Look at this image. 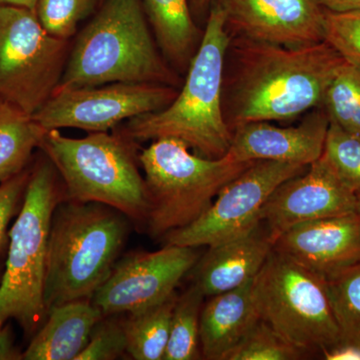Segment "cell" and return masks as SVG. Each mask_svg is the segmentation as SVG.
<instances>
[{
    "label": "cell",
    "instance_id": "26",
    "mask_svg": "<svg viewBox=\"0 0 360 360\" xmlns=\"http://www.w3.org/2000/svg\"><path fill=\"white\" fill-rule=\"evenodd\" d=\"M322 156L348 187L360 193V135L330 122Z\"/></svg>",
    "mask_w": 360,
    "mask_h": 360
},
{
    "label": "cell",
    "instance_id": "5",
    "mask_svg": "<svg viewBox=\"0 0 360 360\" xmlns=\"http://www.w3.org/2000/svg\"><path fill=\"white\" fill-rule=\"evenodd\" d=\"M134 142L124 134L91 132L71 139L51 129L39 148L63 179L66 200L108 205L146 224L148 193Z\"/></svg>",
    "mask_w": 360,
    "mask_h": 360
},
{
    "label": "cell",
    "instance_id": "12",
    "mask_svg": "<svg viewBox=\"0 0 360 360\" xmlns=\"http://www.w3.org/2000/svg\"><path fill=\"white\" fill-rule=\"evenodd\" d=\"M198 248L165 245L155 252L130 255L115 264L92 296L103 316L134 314L160 304L198 264Z\"/></svg>",
    "mask_w": 360,
    "mask_h": 360
},
{
    "label": "cell",
    "instance_id": "23",
    "mask_svg": "<svg viewBox=\"0 0 360 360\" xmlns=\"http://www.w3.org/2000/svg\"><path fill=\"white\" fill-rule=\"evenodd\" d=\"M205 298L194 283L184 295L177 297L172 314L169 340L162 360L200 359V315Z\"/></svg>",
    "mask_w": 360,
    "mask_h": 360
},
{
    "label": "cell",
    "instance_id": "2",
    "mask_svg": "<svg viewBox=\"0 0 360 360\" xmlns=\"http://www.w3.org/2000/svg\"><path fill=\"white\" fill-rule=\"evenodd\" d=\"M231 39L224 14L215 4L187 68L186 82L174 101L165 110L131 118L122 134L135 142L177 139L195 155L210 160L226 155L232 131L225 122L222 86Z\"/></svg>",
    "mask_w": 360,
    "mask_h": 360
},
{
    "label": "cell",
    "instance_id": "6",
    "mask_svg": "<svg viewBox=\"0 0 360 360\" xmlns=\"http://www.w3.org/2000/svg\"><path fill=\"white\" fill-rule=\"evenodd\" d=\"M65 193L49 158L30 172L25 200L8 233L6 271L0 283V328L15 319L25 333L39 329L46 319L45 274L49 231L54 210Z\"/></svg>",
    "mask_w": 360,
    "mask_h": 360
},
{
    "label": "cell",
    "instance_id": "19",
    "mask_svg": "<svg viewBox=\"0 0 360 360\" xmlns=\"http://www.w3.org/2000/svg\"><path fill=\"white\" fill-rule=\"evenodd\" d=\"M103 314L91 300L52 307L22 355L25 360H77Z\"/></svg>",
    "mask_w": 360,
    "mask_h": 360
},
{
    "label": "cell",
    "instance_id": "22",
    "mask_svg": "<svg viewBox=\"0 0 360 360\" xmlns=\"http://www.w3.org/2000/svg\"><path fill=\"white\" fill-rule=\"evenodd\" d=\"M179 296L174 293L160 304L129 314L123 321L127 352L136 360H162L169 340L172 314Z\"/></svg>",
    "mask_w": 360,
    "mask_h": 360
},
{
    "label": "cell",
    "instance_id": "33",
    "mask_svg": "<svg viewBox=\"0 0 360 360\" xmlns=\"http://www.w3.org/2000/svg\"><path fill=\"white\" fill-rule=\"evenodd\" d=\"M324 9L333 13L360 11V0H316Z\"/></svg>",
    "mask_w": 360,
    "mask_h": 360
},
{
    "label": "cell",
    "instance_id": "13",
    "mask_svg": "<svg viewBox=\"0 0 360 360\" xmlns=\"http://www.w3.org/2000/svg\"><path fill=\"white\" fill-rule=\"evenodd\" d=\"M357 212L359 193L340 179L321 155L304 174L277 187L262 208L260 220L276 241L296 225Z\"/></svg>",
    "mask_w": 360,
    "mask_h": 360
},
{
    "label": "cell",
    "instance_id": "4",
    "mask_svg": "<svg viewBox=\"0 0 360 360\" xmlns=\"http://www.w3.org/2000/svg\"><path fill=\"white\" fill-rule=\"evenodd\" d=\"M129 217L97 202L61 200L52 215L47 248L46 311L91 300L110 276L129 234Z\"/></svg>",
    "mask_w": 360,
    "mask_h": 360
},
{
    "label": "cell",
    "instance_id": "16",
    "mask_svg": "<svg viewBox=\"0 0 360 360\" xmlns=\"http://www.w3.org/2000/svg\"><path fill=\"white\" fill-rule=\"evenodd\" d=\"M329 123L322 105L305 116L297 127H278L269 122L245 123L232 130L227 155L240 162L269 160L310 165L323 153Z\"/></svg>",
    "mask_w": 360,
    "mask_h": 360
},
{
    "label": "cell",
    "instance_id": "25",
    "mask_svg": "<svg viewBox=\"0 0 360 360\" xmlns=\"http://www.w3.org/2000/svg\"><path fill=\"white\" fill-rule=\"evenodd\" d=\"M322 106L329 122L360 135V68L347 63L324 94Z\"/></svg>",
    "mask_w": 360,
    "mask_h": 360
},
{
    "label": "cell",
    "instance_id": "34",
    "mask_svg": "<svg viewBox=\"0 0 360 360\" xmlns=\"http://www.w3.org/2000/svg\"><path fill=\"white\" fill-rule=\"evenodd\" d=\"M13 340L9 335L8 329L0 328V360L15 359Z\"/></svg>",
    "mask_w": 360,
    "mask_h": 360
},
{
    "label": "cell",
    "instance_id": "9",
    "mask_svg": "<svg viewBox=\"0 0 360 360\" xmlns=\"http://www.w3.org/2000/svg\"><path fill=\"white\" fill-rule=\"evenodd\" d=\"M70 46L49 34L34 11L0 6V99L35 115L58 89Z\"/></svg>",
    "mask_w": 360,
    "mask_h": 360
},
{
    "label": "cell",
    "instance_id": "27",
    "mask_svg": "<svg viewBox=\"0 0 360 360\" xmlns=\"http://www.w3.org/2000/svg\"><path fill=\"white\" fill-rule=\"evenodd\" d=\"M305 354L259 319L225 360H295Z\"/></svg>",
    "mask_w": 360,
    "mask_h": 360
},
{
    "label": "cell",
    "instance_id": "3",
    "mask_svg": "<svg viewBox=\"0 0 360 360\" xmlns=\"http://www.w3.org/2000/svg\"><path fill=\"white\" fill-rule=\"evenodd\" d=\"M177 82L156 49L142 0H105L78 34L56 90Z\"/></svg>",
    "mask_w": 360,
    "mask_h": 360
},
{
    "label": "cell",
    "instance_id": "35",
    "mask_svg": "<svg viewBox=\"0 0 360 360\" xmlns=\"http://www.w3.org/2000/svg\"><path fill=\"white\" fill-rule=\"evenodd\" d=\"M37 0H0V6H13L25 7L34 11Z\"/></svg>",
    "mask_w": 360,
    "mask_h": 360
},
{
    "label": "cell",
    "instance_id": "36",
    "mask_svg": "<svg viewBox=\"0 0 360 360\" xmlns=\"http://www.w3.org/2000/svg\"><path fill=\"white\" fill-rule=\"evenodd\" d=\"M212 1V0H191V4L194 13L200 14L205 13Z\"/></svg>",
    "mask_w": 360,
    "mask_h": 360
},
{
    "label": "cell",
    "instance_id": "14",
    "mask_svg": "<svg viewBox=\"0 0 360 360\" xmlns=\"http://www.w3.org/2000/svg\"><path fill=\"white\" fill-rule=\"evenodd\" d=\"M231 37L285 47L323 41V7L316 0H217Z\"/></svg>",
    "mask_w": 360,
    "mask_h": 360
},
{
    "label": "cell",
    "instance_id": "8",
    "mask_svg": "<svg viewBox=\"0 0 360 360\" xmlns=\"http://www.w3.org/2000/svg\"><path fill=\"white\" fill-rule=\"evenodd\" d=\"M252 292L259 319L305 354H322L340 342L326 278L283 253L272 250Z\"/></svg>",
    "mask_w": 360,
    "mask_h": 360
},
{
    "label": "cell",
    "instance_id": "21",
    "mask_svg": "<svg viewBox=\"0 0 360 360\" xmlns=\"http://www.w3.org/2000/svg\"><path fill=\"white\" fill-rule=\"evenodd\" d=\"M47 130L32 115L0 99V182L21 174Z\"/></svg>",
    "mask_w": 360,
    "mask_h": 360
},
{
    "label": "cell",
    "instance_id": "10",
    "mask_svg": "<svg viewBox=\"0 0 360 360\" xmlns=\"http://www.w3.org/2000/svg\"><path fill=\"white\" fill-rule=\"evenodd\" d=\"M309 165L259 160L226 184L217 200L189 225L165 236V245L200 248L224 243L260 221V213L283 182L304 174Z\"/></svg>",
    "mask_w": 360,
    "mask_h": 360
},
{
    "label": "cell",
    "instance_id": "20",
    "mask_svg": "<svg viewBox=\"0 0 360 360\" xmlns=\"http://www.w3.org/2000/svg\"><path fill=\"white\" fill-rule=\"evenodd\" d=\"M143 6L163 53L177 68H188L201 40L188 0H144Z\"/></svg>",
    "mask_w": 360,
    "mask_h": 360
},
{
    "label": "cell",
    "instance_id": "15",
    "mask_svg": "<svg viewBox=\"0 0 360 360\" xmlns=\"http://www.w3.org/2000/svg\"><path fill=\"white\" fill-rule=\"evenodd\" d=\"M274 250L328 279L360 262V212L291 227Z\"/></svg>",
    "mask_w": 360,
    "mask_h": 360
},
{
    "label": "cell",
    "instance_id": "30",
    "mask_svg": "<svg viewBox=\"0 0 360 360\" xmlns=\"http://www.w3.org/2000/svg\"><path fill=\"white\" fill-rule=\"evenodd\" d=\"M127 352L123 322L103 316L94 326L89 343L77 360H113Z\"/></svg>",
    "mask_w": 360,
    "mask_h": 360
},
{
    "label": "cell",
    "instance_id": "24",
    "mask_svg": "<svg viewBox=\"0 0 360 360\" xmlns=\"http://www.w3.org/2000/svg\"><path fill=\"white\" fill-rule=\"evenodd\" d=\"M340 342H360V262L326 279Z\"/></svg>",
    "mask_w": 360,
    "mask_h": 360
},
{
    "label": "cell",
    "instance_id": "1",
    "mask_svg": "<svg viewBox=\"0 0 360 360\" xmlns=\"http://www.w3.org/2000/svg\"><path fill=\"white\" fill-rule=\"evenodd\" d=\"M347 63L324 40L285 47L231 37L222 86L225 122L232 131L245 123L295 120L321 106Z\"/></svg>",
    "mask_w": 360,
    "mask_h": 360
},
{
    "label": "cell",
    "instance_id": "7",
    "mask_svg": "<svg viewBox=\"0 0 360 360\" xmlns=\"http://www.w3.org/2000/svg\"><path fill=\"white\" fill-rule=\"evenodd\" d=\"M139 158L148 193L146 226L153 238L200 219L220 191L255 162H240L229 155L210 160L191 153L174 139L153 141Z\"/></svg>",
    "mask_w": 360,
    "mask_h": 360
},
{
    "label": "cell",
    "instance_id": "37",
    "mask_svg": "<svg viewBox=\"0 0 360 360\" xmlns=\"http://www.w3.org/2000/svg\"><path fill=\"white\" fill-rule=\"evenodd\" d=\"M359 198H360V193H359Z\"/></svg>",
    "mask_w": 360,
    "mask_h": 360
},
{
    "label": "cell",
    "instance_id": "28",
    "mask_svg": "<svg viewBox=\"0 0 360 360\" xmlns=\"http://www.w3.org/2000/svg\"><path fill=\"white\" fill-rule=\"evenodd\" d=\"M96 0H37L34 13L52 37L70 40L79 21L89 14Z\"/></svg>",
    "mask_w": 360,
    "mask_h": 360
},
{
    "label": "cell",
    "instance_id": "11",
    "mask_svg": "<svg viewBox=\"0 0 360 360\" xmlns=\"http://www.w3.org/2000/svg\"><path fill=\"white\" fill-rule=\"evenodd\" d=\"M177 94L170 85L129 82L56 90L32 116L46 130L108 132L125 120L165 110Z\"/></svg>",
    "mask_w": 360,
    "mask_h": 360
},
{
    "label": "cell",
    "instance_id": "17",
    "mask_svg": "<svg viewBox=\"0 0 360 360\" xmlns=\"http://www.w3.org/2000/svg\"><path fill=\"white\" fill-rule=\"evenodd\" d=\"M274 245V238L260 220L240 236L210 246L193 267V283L205 297L238 288L257 276Z\"/></svg>",
    "mask_w": 360,
    "mask_h": 360
},
{
    "label": "cell",
    "instance_id": "18",
    "mask_svg": "<svg viewBox=\"0 0 360 360\" xmlns=\"http://www.w3.org/2000/svg\"><path fill=\"white\" fill-rule=\"evenodd\" d=\"M253 279L219 295L210 296L200 315L201 355L205 359L225 360L259 321Z\"/></svg>",
    "mask_w": 360,
    "mask_h": 360
},
{
    "label": "cell",
    "instance_id": "32",
    "mask_svg": "<svg viewBox=\"0 0 360 360\" xmlns=\"http://www.w3.org/2000/svg\"><path fill=\"white\" fill-rule=\"evenodd\" d=\"M326 360H360V342H340L321 354Z\"/></svg>",
    "mask_w": 360,
    "mask_h": 360
},
{
    "label": "cell",
    "instance_id": "31",
    "mask_svg": "<svg viewBox=\"0 0 360 360\" xmlns=\"http://www.w3.org/2000/svg\"><path fill=\"white\" fill-rule=\"evenodd\" d=\"M30 174L22 172L13 179L2 182L0 186V250L6 245L7 227L27 186Z\"/></svg>",
    "mask_w": 360,
    "mask_h": 360
},
{
    "label": "cell",
    "instance_id": "29",
    "mask_svg": "<svg viewBox=\"0 0 360 360\" xmlns=\"http://www.w3.org/2000/svg\"><path fill=\"white\" fill-rule=\"evenodd\" d=\"M323 37L349 65L360 68V11L333 13L324 9Z\"/></svg>",
    "mask_w": 360,
    "mask_h": 360
}]
</instances>
